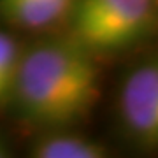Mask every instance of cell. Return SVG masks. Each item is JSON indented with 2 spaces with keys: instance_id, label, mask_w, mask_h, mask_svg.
Returning <instances> with one entry per match:
<instances>
[{
  "instance_id": "1",
  "label": "cell",
  "mask_w": 158,
  "mask_h": 158,
  "mask_svg": "<svg viewBox=\"0 0 158 158\" xmlns=\"http://www.w3.org/2000/svg\"><path fill=\"white\" fill-rule=\"evenodd\" d=\"M98 95L97 55L62 34L23 46L6 106L40 132L76 128L90 116Z\"/></svg>"
},
{
  "instance_id": "2",
  "label": "cell",
  "mask_w": 158,
  "mask_h": 158,
  "mask_svg": "<svg viewBox=\"0 0 158 158\" xmlns=\"http://www.w3.org/2000/svg\"><path fill=\"white\" fill-rule=\"evenodd\" d=\"M156 18V0H76L65 34L97 56L111 55L148 39Z\"/></svg>"
},
{
  "instance_id": "3",
  "label": "cell",
  "mask_w": 158,
  "mask_h": 158,
  "mask_svg": "<svg viewBox=\"0 0 158 158\" xmlns=\"http://www.w3.org/2000/svg\"><path fill=\"white\" fill-rule=\"evenodd\" d=\"M118 116L125 134L139 148H158V55L139 62L123 77Z\"/></svg>"
},
{
  "instance_id": "4",
  "label": "cell",
  "mask_w": 158,
  "mask_h": 158,
  "mask_svg": "<svg viewBox=\"0 0 158 158\" xmlns=\"http://www.w3.org/2000/svg\"><path fill=\"white\" fill-rule=\"evenodd\" d=\"M76 0H0V23L28 32H42L65 23Z\"/></svg>"
},
{
  "instance_id": "5",
  "label": "cell",
  "mask_w": 158,
  "mask_h": 158,
  "mask_svg": "<svg viewBox=\"0 0 158 158\" xmlns=\"http://www.w3.org/2000/svg\"><path fill=\"white\" fill-rule=\"evenodd\" d=\"M30 155L35 158H104L107 148L76 128L44 130L32 142Z\"/></svg>"
},
{
  "instance_id": "6",
  "label": "cell",
  "mask_w": 158,
  "mask_h": 158,
  "mask_svg": "<svg viewBox=\"0 0 158 158\" xmlns=\"http://www.w3.org/2000/svg\"><path fill=\"white\" fill-rule=\"evenodd\" d=\"M23 46L7 28L0 27V106H6L11 93Z\"/></svg>"
},
{
  "instance_id": "7",
  "label": "cell",
  "mask_w": 158,
  "mask_h": 158,
  "mask_svg": "<svg viewBox=\"0 0 158 158\" xmlns=\"http://www.w3.org/2000/svg\"><path fill=\"white\" fill-rule=\"evenodd\" d=\"M9 146H7V142H6V139L0 135V158H6V156H9Z\"/></svg>"
},
{
  "instance_id": "8",
  "label": "cell",
  "mask_w": 158,
  "mask_h": 158,
  "mask_svg": "<svg viewBox=\"0 0 158 158\" xmlns=\"http://www.w3.org/2000/svg\"><path fill=\"white\" fill-rule=\"evenodd\" d=\"M156 2H158V0H156Z\"/></svg>"
}]
</instances>
